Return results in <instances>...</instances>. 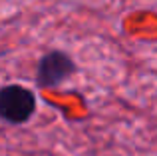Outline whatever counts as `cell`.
<instances>
[{"label": "cell", "mask_w": 157, "mask_h": 156, "mask_svg": "<svg viewBox=\"0 0 157 156\" xmlns=\"http://www.w3.org/2000/svg\"><path fill=\"white\" fill-rule=\"evenodd\" d=\"M36 112V96L30 88L6 84L0 88V120L8 124H24Z\"/></svg>", "instance_id": "obj_1"}, {"label": "cell", "mask_w": 157, "mask_h": 156, "mask_svg": "<svg viewBox=\"0 0 157 156\" xmlns=\"http://www.w3.org/2000/svg\"><path fill=\"white\" fill-rule=\"evenodd\" d=\"M76 62L62 50H52L40 58L36 68V84L40 88H56L76 74Z\"/></svg>", "instance_id": "obj_2"}]
</instances>
